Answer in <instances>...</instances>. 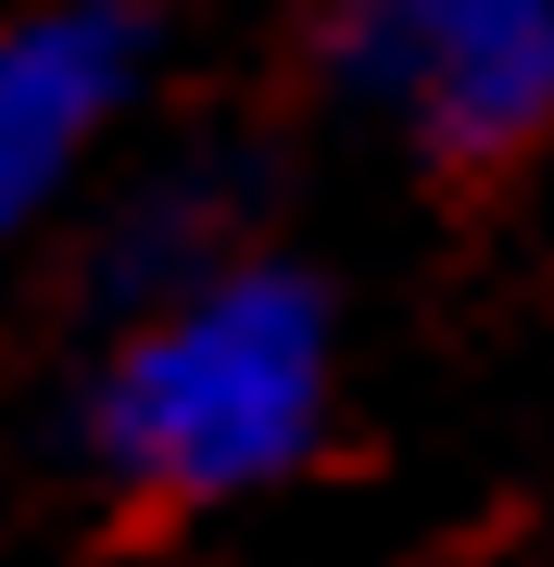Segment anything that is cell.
Instances as JSON below:
<instances>
[{
  "instance_id": "6da1fadb",
  "label": "cell",
  "mask_w": 554,
  "mask_h": 567,
  "mask_svg": "<svg viewBox=\"0 0 554 567\" xmlns=\"http://www.w3.org/2000/svg\"><path fill=\"white\" fill-rule=\"evenodd\" d=\"M341 303L290 252H227L177 303L126 316L76 391V454L139 505H240L328 454Z\"/></svg>"
},
{
  "instance_id": "7a4b0ae2",
  "label": "cell",
  "mask_w": 554,
  "mask_h": 567,
  "mask_svg": "<svg viewBox=\"0 0 554 567\" xmlns=\"http://www.w3.org/2000/svg\"><path fill=\"white\" fill-rule=\"evenodd\" d=\"M315 76L416 164L504 177L554 114V0H315Z\"/></svg>"
},
{
  "instance_id": "3957f363",
  "label": "cell",
  "mask_w": 554,
  "mask_h": 567,
  "mask_svg": "<svg viewBox=\"0 0 554 567\" xmlns=\"http://www.w3.org/2000/svg\"><path fill=\"white\" fill-rule=\"evenodd\" d=\"M165 63L151 0H25L0 13V252L88 177V152L126 126V102Z\"/></svg>"
},
{
  "instance_id": "277c9868",
  "label": "cell",
  "mask_w": 554,
  "mask_h": 567,
  "mask_svg": "<svg viewBox=\"0 0 554 567\" xmlns=\"http://www.w3.org/2000/svg\"><path fill=\"white\" fill-rule=\"evenodd\" d=\"M252 215H265V152L202 140L189 164H165V177H151L139 203L102 227V252H88V303H102L114 328L151 316V303H177L202 265L252 252Z\"/></svg>"
}]
</instances>
